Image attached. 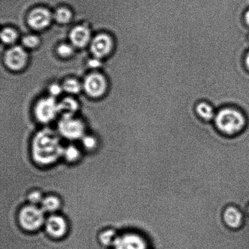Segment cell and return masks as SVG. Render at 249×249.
Listing matches in <instances>:
<instances>
[{"instance_id": "14", "label": "cell", "mask_w": 249, "mask_h": 249, "mask_svg": "<svg viewBox=\"0 0 249 249\" xmlns=\"http://www.w3.org/2000/svg\"><path fill=\"white\" fill-rule=\"evenodd\" d=\"M78 107L77 102L74 99L67 97L58 104V113L62 114L63 116H72L77 110Z\"/></svg>"}, {"instance_id": "29", "label": "cell", "mask_w": 249, "mask_h": 249, "mask_svg": "<svg viewBox=\"0 0 249 249\" xmlns=\"http://www.w3.org/2000/svg\"><path fill=\"white\" fill-rule=\"evenodd\" d=\"M245 62L246 67H247L249 70V52L248 53L247 55H246Z\"/></svg>"}, {"instance_id": "10", "label": "cell", "mask_w": 249, "mask_h": 249, "mask_svg": "<svg viewBox=\"0 0 249 249\" xmlns=\"http://www.w3.org/2000/svg\"><path fill=\"white\" fill-rule=\"evenodd\" d=\"M47 233L54 238L63 237L67 232L68 224L65 219L59 215H51L45 223Z\"/></svg>"}, {"instance_id": "23", "label": "cell", "mask_w": 249, "mask_h": 249, "mask_svg": "<svg viewBox=\"0 0 249 249\" xmlns=\"http://www.w3.org/2000/svg\"><path fill=\"white\" fill-rule=\"evenodd\" d=\"M58 55L62 57L67 58L70 57L74 53L72 46L68 44H62L57 48Z\"/></svg>"}, {"instance_id": "18", "label": "cell", "mask_w": 249, "mask_h": 249, "mask_svg": "<svg viewBox=\"0 0 249 249\" xmlns=\"http://www.w3.org/2000/svg\"><path fill=\"white\" fill-rule=\"evenodd\" d=\"M80 155V151L74 145H69L67 147L63 148V157L68 162H73L78 160Z\"/></svg>"}, {"instance_id": "3", "label": "cell", "mask_w": 249, "mask_h": 249, "mask_svg": "<svg viewBox=\"0 0 249 249\" xmlns=\"http://www.w3.org/2000/svg\"><path fill=\"white\" fill-rule=\"evenodd\" d=\"M18 221L24 230L36 231L45 223V212L41 207L30 204L21 209L19 213Z\"/></svg>"}, {"instance_id": "4", "label": "cell", "mask_w": 249, "mask_h": 249, "mask_svg": "<svg viewBox=\"0 0 249 249\" xmlns=\"http://www.w3.org/2000/svg\"><path fill=\"white\" fill-rule=\"evenodd\" d=\"M58 131L64 138L75 140L83 138L85 128L82 122L74 119L72 116H62L58 124Z\"/></svg>"}, {"instance_id": "9", "label": "cell", "mask_w": 249, "mask_h": 249, "mask_svg": "<svg viewBox=\"0 0 249 249\" xmlns=\"http://www.w3.org/2000/svg\"><path fill=\"white\" fill-rule=\"evenodd\" d=\"M113 42L110 37L105 34H99L92 40L90 49L95 57L99 59L108 55L112 50Z\"/></svg>"}, {"instance_id": "8", "label": "cell", "mask_w": 249, "mask_h": 249, "mask_svg": "<svg viewBox=\"0 0 249 249\" xmlns=\"http://www.w3.org/2000/svg\"><path fill=\"white\" fill-rule=\"evenodd\" d=\"M53 15L48 9L36 8L33 10L29 14L28 23L31 28L36 30L47 28L53 19Z\"/></svg>"}, {"instance_id": "5", "label": "cell", "mask_w": 249, "mask_h": 249, "mask_svg": "<svg viewBox=\"0 0 249 249\" xmlns=\"http://www.w3.org/2000/svg\"><path fill=\"white\" fill-rule=\"evenodd\" d=\"M58 113V104L54 97L41 99L36 105L35 115L36 119L41 123H50Z\"/></svg>"}, {"instance_id": "27", "label": "cell", "mask_w": 249, "mask_h": 249, "mask_svg": "<svg viewBox=\"0 0 249 249\" xmlns=\"http://www.w3.org/2000/svg\"><path fill=\"white\" fill-rule=\"evenodd\" d=\"M89 65L92 68H98L101 65V62L99 58L95 57L89 61Z\"/></svg>"}, {"instance_id": "30", "label": "cell", "mask_w": 249, "mask_h": 249, "mask_svg": "<svg viewBox=\"0 0 249 249\" xmlns=\"http://www.w3.org/2000/svg\"><path fill=\"white\" fill-rule=\"evenodd\" d=\"M248 213L249 214V207H248Z\"/></svg>"}, {"instance_id": "7", "label": "cell", "mask_w": 249, "mask_h": 249, "mask_svg": "<svg viewBox=\"0 0 249 249\" xmlns=\"http://www.w3.org/2000/svg\"><path fill=\"white\" fill-rule=\"evenodd\" d=\"M28 62V55L20 46L9 49L4 55V63L10 70L19 71L25 67Z\"/></svg>"}, {"instance_id": "2", "label": "cell", "mask_w": 249, "mask_h": 249, "mask_svg": "<svg viewBox=\"0 0 249 249\" xmlns=\"http://www.w3.org/2000/svg\"><path fill=\"white\" fill-rule=\"evenodd\" d=\"M214 123L222 133L233 135L243 130L246 124V119L237 109L225 108L216 114Z\"/></svg>"}, {"instance_id": "12", "label": "cell", "mask_w": 249, "mask_h": 249, "mask_svg": "<svg viewBox=\"0 0 249 249\" xmlns=\"http://www.w3.org/2000/svg\"><path fill=\"white\" fill-rule=\"evenodd\" d=\"M70 38L72 46L83 48L89 43L91 38V33L87 27L77 26L71 31Z\"/></svg>"}, {"instance_id": "11", "label": "cell", "mask_w": 249, "mask_h": 249, "mask_svg": "<svg viewBox=\"0 0 249 249\" xmlns=\"http://www.w3.org/2000/svg\"><path fill=\"white\" fill-rule=\"evenodd\" d=\"M114 249H146V244L140 235L128 233L118 237L114 243Z\"/></svg>"}, {"instance_id": "1", "label": "cell", "mask_w": 249, "mask_h": 249, "mask_svg": "<svg viewBox=\"0 0 249 249\" xmlns=\"http://www.w3.org/2000/svg\"><path fill=\"white\" fill-rule=\"evenodd\" d=\"M63 148L57 134L49 129L39 131L32 143L34 160L40 165L52 164L63 155Z\"/></svg>"}, {"instance_id": "25", "label": "cell", "mask_w": 249, "mask_h": 249, "mask_svg": "<svg viewBox=\"0 0 249 249\" xmlns=\"http://www.w3.org/2000/svg\"><path fill=\"white\" fill-rule=\"evenodd\" d=\"M43 198V195L37 190L31 192L28 195L29 202H30V204L34 205V206H36L39 204H41Z\"/></svg>"}, {"instance_id": "19", "label": "cell", "mask_w": 249, "mask_h": 249, "mask_svg": "<svg viewBox=\"0 0 249 249\" xmlns=\"http://www.w3.org/2000/svg\"><path fill=\"white\" fill-rule=\"evenodd\" d=\"M63 89L68 93L76 94L81 91L82 87L77 80L70 79L63 83Z\"/></svg>"}, {"instance_id": "16", "label": "cell", "mask_w": 249, "mask_h": 249, "mask_svg": "<svg viewBox=\"0 0 249 249\" xmlns=\"http://www.w3.org/2000/svg\"><path fill=\"white\" fill-rule=\"evenodd\" d=\"M196 111L200 118L207 121H211L216 116L213 107L207 102H201L197 104Z\"/></svg>"}, {"instance_id": "15", "label": "cell", "mask_w": 249, "mask_h": 249, "mask_svg": "<svg viewBox=\"0 0 249 249\" xmlns=\"http://www.w3.org/2000/svg\"><path fill=\"white\" fill-rule=\"evenodd\" d=\"M60 206V199L53 195L44 197L41 203V208L44 212L48 213H53L57 211L59 209Z\"/></svg>"}, {"instance_id": "24", "label": "cell", "mask_w": 249, "mask_h": 249, "mask_svg": "<svg viewBox=\"0 0 249 249\" xmlns=\"http://www.w3.org/2000/svg\"><path fill=\"white\" fill-rule=\"evenodd\" d=\"M82 145L87 150H92L96 147L97 141L92 136H84L82 138Z\"/></svg>"}, {"instance_id": "28", "label": "cell", "mask_w": 249, "mask_h": 249, "mask_svg": "<svg viewBox=\"0 0 249 249\" xmlns=\"http://www.w3.org/2000/svg\"><path fill=\"white\" fill-rule=\"evenodd\" d=\"M245 18L246 23L249 26V9L246 12Z\"/></svg>"}, {"instance_id": "22", "label": "cell", "mask_w": 249, "mask_h": 249, "mask_svg": "<svg viewBox=\"0 0 249 249\" xmlns=\"http://www.w3.org/2000/svg\"><path fill=\"white\" fill-rule=\"evenodd\" d=\"M117 238L114 231L110 230L104 231L100 237L101 242L105 245H113Z\"/></svg>"}, {"instance_id": "21", "label": "cell", "mask_w": 249, "mask_h": 249, "mask_svg": "<svg viewBox=\"0 0 249 249\" xmlns=\"http://www.w3.org/2000/svg\"><path fill=\"white\" fill-rule=\"evenodd\" d=\"M22 43L26 48L34 49L39 45L40 40L37 36L33 35H29L24 36L22 39Z\"/></svg>"}, {"instance_id": "13", "label": "cell", "mask_w": 249, "mask_h": 249, "mask_svg": "<svg viewBox=\"0 0 249 249\" xmlns=\"http://www.w3.org/2000/svg\"><path fill=\"white\" fill-rule=\"evenodd\" d=\"M224 223L229 228L236 229L240 228L243 221V214L240 210L235 207H229L224 210L223 213Z\"/></svg>"}, {"instance_id": "26", "label": "cell", "mask_w": 249, "mask_h": 249, "mask_svg": "<svg viewBox=\"0 0 249 249\" xmlns=\"http://www.w3.org/2000/svg\"><path fill=\"white\" fill-rule=\"evenodd\" d=\"M63 87H61L57 84H53L50 87V92L53 97L58 96L62 92Z\"/></svg>"}, {"instance_id": "6", "label": "cell", "mask_w": 249, "mask_h": 249, "mask_svg": "<svg viewBox=\"0 0 249 249\" xmlns=\"http://www.w3.org/2000/svg\"><path fill=\"white\" fill-rule=\"evenodd\" d=\"M107 81L103 75L92 73L88 75L84 80V89L90 97H99L105 93L107 89Z\"/></svg>"}, {"instance_id": "17", "label": "cell", "mask_w": 249, "mask_h": 249, "mask_svg": "<svg viewBox=\"0 0 249 249\" xmlns=\"http://www.w3.org/2000/svg\"><path fill=\"white\" fill-rule=\"evenodd\" d=\"M53 18L58 23L66 24L70 22L72 18L71 12L65 7H61L55 12L53 16Z\"/></svg>"}, {"instance_id": "20", "label": "cell", "mask_w": 249, "mask_h": 249, "mask_svg": "<svg viewBox=\"0 0 249 249\" xmlns=\"http://www.w3.org/2000/svg\"><path fill=\"white\" fill-rule=\"evenodd\" d=\"M17 33L12 28H5L1 33V38L5 44H12L16 41Z\"/></svg>"}]
</instances>
